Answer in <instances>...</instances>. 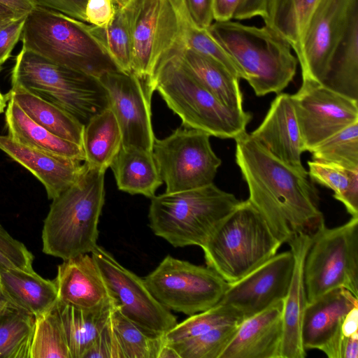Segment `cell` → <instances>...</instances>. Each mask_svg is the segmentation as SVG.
Wrapping results in <instances>:
<instances>
[{
    "instance_id": "cell-1",
    "label": "cell",
    "mask_w": 358,
    "mask_h": 358,
    "mask_svg": "<svg viewBox=\"0 0 358 358\" xmlns=\"http://www.w3.org/2000/svg\"><path fill=\"white\" fill-rule=\"evenodd\" d=\"M234 140L236 162L249 190L248 200L282 244L300 234L312 236L325 224L308 171L280 161L246 131Z\"/></svg>"
},
{
    "instance_id": "cell-2",
    "label": "cell",
    "mask_w": 358,
    "mask_h": 358,
    "mask_svg": "<svg viewBox=\"0 0 358 358\" xmlns=\"http://www.w3.org/2000/svg\"><path fill=\"white\" fill-rule=\"evenodd\" d=\"M176 52L155 68L147 81L151 92H158L185 127L220 138L235 139L246 131L252 115L222 104L181 63Z\"/></svg>"
},
{
    "instance_id": "cell-3",
    "label": "cell",
    "mask_w": 358,
    "mask_h": 358,
    "mask_svg": "<svg viewBox=\"0 0 358 358\" xmlns=\"http://www.w3.org/2000/svg\"><path fill=\"white\" fill-rule=\"evenodd\" d=\"M104 178L105 171L87 167L75 184L52 199L42 230L45 254L66 260L95 248Z\"/></svg>"
},
{
    "instance_id": "cell-4",
    "label": "cell",
    "mask_w": 358,
    "mask_h": 358,
    "mask_svg": "<svg viewBox=\"0 0 358 358\" xmlns=\"http://www.w3.org/2000/svg\"><path fill=\"white\" fill-rule=\"evenodd\" d=\"M207 30L241 67L257 96L279 94L293 80L297 59L289 43L268 26L215 21Z\"/></svg>"
},
{
    "instance_id": "cell-5",
    "label": "cell",
    "mask_w": 358,
    "mask_h": 358,
    "mask_svg": "<svg viewBox=\"0 0 358 358\" xmlns=\"http://www.w3.org/2000/svg\"><path fill=\"white\" fill-rule=\"evenodd\" d=\"M22 48L55 64L94 76L119 70L87 22L36 6L26 17Z\"/></svg>"
},
{
    "instance_id": "cell-6",
    "label": "cell",
    "mask_w": 358,
    "mask_h": 358,
    "mask_svg": "<svg viewBox=\"0 0 358 358\" xmlns=\"http://www.w3.org/2000/svg\"><path fill=\"white\" fill-rule=\"evenodd\" d=\"M241 201L214 183L151 198L148 218L154 234L175 248H201Z\"/></svg>"
},
{
    "instance_id": "cell-7",
    "label": "cell",
    "mask_w": 358,
    "mask_h": 358,
    "mask_svg": "<svg viewBox=\"0 0 358 358\" xmlns=\"http://www.w3.org/2000/svg\"><path fill=\"white\" fill-rule=\"evenodd\" d=\"M282 243L248 201H241L201 247L207 266L227 282L243 278L277 254Z\"/></svg>"
},
{
    "instance_id": "cell-8",
    "label": "cell",
    "mask_w": 358,
    "mask_h": 358,
    "mask_svg": "<svg viewBox=\"0 0 358 358\" xmlns=\"http://www.w3.org/2000/svg\"><path fill=\"white\" fill-rule=\"evenodd\" d=\"M11 84L68 111L84 124L109 108L108 94L97 78L22 48L15 59Z\"/></svg>"
},
{
    "instance_id": "cell-9",
    "label": "cell",
    "mask_w": 358,
    "mask_h": 358,
    "mask_svg": "<svg viewBox=\"0 0 358 358\" xmlns=\"http://www.w3.org/2000/svg\"><path fill=\"white\" fill-rule=\"evenodd\" d=\"M303 278L308 303L339 287L358 297V217L336 227L324 224L312 235Z\"/></svg>"
},
{
    "instance_id": "cell-10",
    "label": "cell",
    "mask_w": 358,
    "mask_h": 358,
    "mask_svg": "<svg viewBox=\"0 0 358 358\" xmlns=\"http://www.w3.org/2000/svg\"><path fill=\"white\" fill-rule=\"evenodd\" d=\"M143 280L162 306L189 316L218 303L229 285L211 268L169 255Z\"/></svg>"
},
{
    "instance_id": "cell-11",
    "label": "cell",
    "mask_w": 358,
    "mask_h": 358,
    "mask_svg": "<svg viewBox=\"0 0 358 358\" xmlns=\"http://www.w3.org/2000/svg\"><path fill=\"white\" fill-rule=\"evenodd\" d=\"M121 7L131 37V71L148 81L162 59L183 46L176 6L173 0H129Z\"/></svg>"
},
{
    "instance_id": "cell-12",
    "label": "cell",
    "mask_w": 358,
    "mask_h": 358,
    "mask_svg": "<svg viewBox=\"0 0 358 358\" xmlns=\"http://www.w3.org/2000/svg\"><path fill=\"white\" fill-rule=\"evenodd\" d=\"M203 131L180 126L170 135L155 139L152 155L166 193L199 188L213 183L221 159Z\"/></svg>"
},
{
    "instance_id": "cell-13",
    "label": "cell",
    "mask_w": 358,
    "mask_h": 358,
    "mask_svg": "<svg viewBox=\"0 0 358 358\" xmlns=\"http://www.w3.org/2000/svg\"><path fill=\"white\" fill-rule=\"evenodd\" d=\"M105 282L114 306L127 319L158 336H163L178 322L148 289L143 279L121 265L103 248L91 252Z\"/></svg>"
},
{
    "instance_id": "cell-14",
    "label": "cell",
    "mask_w": 358,
    "mask_h": 358,
    "mask_svg": "<svg viewBox=\"0 0 358 358\" xmlns=\"http://www.w3.org/2000/svg\"><path fill=\"white\" fill-rule=\"evenodd\" d=\"M357 12L358 0H320L293 48L302 80L322 83L335 50Z\"/></svg>"
},
{
    "instance_id": "cell-15",
    "label": "cell",
    "mask_w": 358,
    "mask_h": 358,
    "mask_svg": "<svg viewBox=\"0 0 358 358\" xmlns=\"http://www.w3.org/2000/svg\"><path fill=\"white\" fill-rule=\"evenodd\" d=\"M304 151L358 122V101L339 94L323 84L302 80L291 95Z\"/></svg>"
},
{
    "instance_id": "cell-16",
    "label": "cell",
    "mask_w": 358,
    "mask_h": 358,
    "mask_svg": "<svg viewBox=\"0 0 358 358\" xmlns=\"http://www.w3.org/2000/svg\"><path fill=\"white\" fill-rule=\"evenodd\" d=\"M108 94L109 108L118 122L122 145L152 152V93L147 80L132 71H112L98 78Z\"/></svg>"
},
{
    "instance_id": "cell-17",
    "label": "cell",
    "mask_w": 358,
    "mask_h": 358,
    "mask_svg": "<svg viewBox=\"0 0 358 358\" xmlns=\"http://www.w3.org/2000/svg\"><path fill=\"white\" fill-rule=\"evenodd\" d=\"M294 256L290 250L272 258L239 280L230 283L219 303L232 308L243 320L285 297L292 277Z\"/></svg>"
},
{
    "instance_id": "cell-18",
    "label": "cell",
    "mask_w": 358,
    "mask_h": 358,
    "mask_svg": "<svg viewBox=\"0 0 358 358\" xmlns=\"http://www.w3.org/2000/svg\"><path fill=\"white\" fill-rule=\"evenodd\" d=\"M250 135L274 157L301 172H307L304 152L291 95L279 93L260 125Z\"/></svg>"
},
{
    "instance_id": "cell-19",
    "label": "cell",
    "mask_w": 358,
    "mask_h": 358,
    "mask_svg": "<svg viewBox=\"0 0 358 358\" xmlns=\"http://www.w3.org/2000/svg\"><path fill=\"white\" fill-rule=\"evenodd\" d=\"M0 150L36 177L52 200L75 184L87 168L84 162L31 148L8 136L0 135Z\"/></svg>"
},
{
    "instance_id": "cell-20",
    "label": "cell",
    "mask_w": 358,
    "mask_h": 358,
    "mask_svg": "<svg viewBox=\"0 0 358 358\" xmlns=\"http://www.w3.org/2000/svg\"><path fill=\"white\" fill-rule=\"evenodd\" d=\"M53 280L57 301L62 303L83 310L113 304L99 268L88 253L63 260Z\"/></svg>"
},
{
    "instance_id": "cell-21",
    "label": "cell",
    "mask_w": 358,
    "mask_h": 358,
    "mask_svg": "<svg viewBox=\"0 0 358 358\" xmlns=\"http://www.w3.org/2000/svg\"><path fill=\"white\" fill-rule=\"evenodd\" d=\"M282 303L243 320L220 358H280Z\"/></svg>"
},
{
    "instance_id": "cell-22",
    "label": "cell",
    "mask_w": 358,
    "mask_h": 358,
    "mask_svg": "<svg viewBox=\"0 0 358 358\" xmlns=\"http://www.w3.org/2000/svg\"><path fill=\"white\" fill-rule=\"evenodd\" d=\"M312 236L300 234L287 243L294 256L291 282L282 303L283 335L280 358H304L301 328L308 299L303 278V263Z\"/></svg>"
},
{
    "instance_id": "cell-23",
    "label": "cell",
    "mask_w": 358,
    "mask_h": 358,
    "mask_svg": "<svg viewBox=\"0 0 358 358\" xmlns=\"http://www.w3.org/2000/svg\"><path fill=\"white\" fill-rule=\"evenodd\" d=\"M358 306V297L343 288H336L308 303L302 323L301 338L306 350L322 351L340 334L346 315Z\"/></svg>"
},
{
    "instance_id": "cell-24",
    "label": "cell",
    "mask_w": 358,
    "mask_h": 358,
    "mask_svg": "<svg viewBox=\"0 0 358 358\" xmlns=\"http://www.w3.org/2000/svg\"><path fill=\"white\" fill-rule=\"evenodd\" d=\"M0 288L10 303L34 316L51 309L57 301L54 280L34 271L0 269Z\"/></svg>"
},
{
    "instance_id": "cell-25",
    "label": "cell",
    "mask_w": 358,
    "mask_h": 358,
    "mask_svg": "<svg viewBox=\"0 0 358 358\" xmlns=\"http://www.w3.org/2000/svg\"><path fill=\"white\" fill-rule=\"evenodd\" d=\"M117 188L148 198L163 184L152 152L122 146L111 163Z\"/></svg>"
},
{
    "instance_id": "cell-26",
    "label": "cell",
    "mask_w": 358,
    "mask_h": 358,
    "mask_svg": "<svg viewBox=\"0 0 358 358\" xmlns=\"http://www.w3.org/2000/svg\"><path fill=\"white\" fill-rule=\"evenodd\" d=\"M5 118L8 136L14 141L31 148L85 162L80 145L61 138L36 124L10 98Z\"/></svg>"
},
{
    "instance_id": "cell-27",
    "label": "cell",
    "mask_w": 358,
    "mask_h": 358,
    "mask_svg": "<svg viewBox=\"0 0 358 358\" xmlns=\"http://www.w3.org/2000/svg\"><path fill=\"white\" fill-rule=\"evenodd\" d=\"M176 54L181 63L222 104L234 109H243L239 79L225 66L210 57L183 46L177 50Z\"/></svg>"
},
{
    "instance_id": "cell-28",
    "label": "cell",
    "mask_w": 358,
    "mask_h": 358,
    "mask_svg": "<svg viewBox=\"0 0 358 358\" xmlns=\"http://www.w3.org/2000/svg\"><path fill=\"white\" fill-rule=\"evenodd\" d=\"M114 305L83 310L57 301L54 308L61 322L71 358H83L110 320Z\"/></svg>"
},
{
    "instance_id": "cell-29",
    "label": "cell",
    "mask_w": 358,
    "mask_h": 358,
    "mask_svg": "<svg viewBox=\"0 0 358 358\" xmlns=\"http://www.w3.org/2000/svg\"><path fill=\"white\" fill-rule=\"evenodd\" d=\"M8 94L36 124L57 136L82 147L85 124L70 113L18 86H12Z\"/></svg>"
},
{
    "instance_id": "cell-30",
    "label": "cell",
    "mask_w": 358,
    "mask_h": 358,
    "mask_svg": "<svg viewBox=\"0 0 358 358\" xmlns=\"http://www.w3.org/2000/svg\"><path fill=\"white\" fill-rule=\"evenodd\" d=\"M122 146V133L110 108L93 116L85 125L82 147L88 168L105 171Z\"/></svg>"
},
{
    "instance_id": "cell-31",
    "label": "cell",
    "mask_w": 358,
    "mask_h": 358,
    "mask_svg": "<svg viewBox=\"0 0 358 358\" xmlns=\"http://www.w3.org/2000/svg\"><path fill=\"white\" fill-rule=\"evenodd\" d=\"M322 84L358 101V12L336 49Z\"/></svg>"
},
{
    "instance_id": "cell-32",
    "label": "cell",
    "mask_w": 358,
    "mask_h": 358,
    "mask_svg": "<svg viewBox=\"0 0 358 358\" xmlns=\"http://www.w3.org/2000/svg\"><path fill=\"white\" fill-rule=\"evenodd\" d=\"M35 316L10 303L0 306V358H29Z\"/></svg>"
},
{
    "instance_id": "cell-33",
    "label": "cell",
    "mask_w": 358,
    "mask_h": 358,
    "mask_svg": "<svg viewBox=\"0 0 358 358\" xmlns=\"http://www.w3.org/2000/svg\"><path fill=\"white\" fill-rule=\"evenodd\" d=\"M320 0H268L263 17L265 25L287 40L298 44L306 22Z\"/></svg>"
},
{
    "instance_id": "cell-34",
    "label": "cell",
    "mask_w": 358,
    "mask_h": 358,
    "mask_svg": "<svg viewBox=\"0 0 358 358\" xmlns=\"http://www.w3.org/2000/svg\"><path fill=\"white\" fill-rule=\"evenodd\" d=\"M308 165L310 180L331 189L334 197L344 205L351 217H358V169L315 160L308 162Z\"/></svg>"
},
{
    "instance_id": "cell-35",
    "label": "cell",
    "mask_w": 358,
    "mask_h": 358,
    "mask_svg": "<svg viewBox=\"0 0 358 358\" xmlns=\"http://www.w3.org/2000/svg\"><path fill=\"white\" fill-rule=\"evenodd\" d=\"M110 321L124 358H157L164 343V335H155L142 329L115 306Z\"/></svg>"
},
{
    "instance_id": "cell-36",
    "label": "cell",
    "mask_w": 358,
    "mask_h": 358,
    "mask_svg": "<svg viewBox=\"0 0 358 358\" xmlns=\"http://www.w3.org/2000/svg\"><path fill=\"white\" fill-rule=\"evenodd\" d=\"M29 358H71L66 336L54 306L35 316Z\"/></svg>"
},
{
    "instance_id": "cell-37",
    "label": "cell",
    "mask_w": 358,
    "mask_h": 358,
    "mask_svg": "<svg viewBox=\"0 0 358 358\" xmlns=\"http://www.w3.org/2000/svg\"><path fill=\"white\" fill-rule=\"evenodd\" d=\"M243 321L240 315L231 307L218 303L214 306L190 315L185 320L177 323L163 336L166 343H173L192 338L213 329Z\"/></svg>"
},
{
    "instance_id": "cell-38",
    "label": "cell",
    "mask_w": 358,
    "mask_h": 358,
    "mask_svg": "<svg viewBox=\"0 0 358 358\" xmlns=\"http://www.w3.org/2000/svg\"><path fill=\"white\" fill-rule=\"evenodd\" d=\"M90 30L118 69L126 73L131 72V37L122 7L117 5L115 15L107 27L90 25Z\"/></svg>"
},
{
    "instance_id": "cell-39",
    "label": "cell",
    "mask_w": 358,
    "mask_h": 358,
    "mask_svg": "<svg viewBox=\"0 0 358 358\" xmlns=\"http://www.w3.org/2000/svg\"><path fill=\"white\" fill-rule=\"evenodd\" d=\"M310 152L313 160L358 169V122L330 136Z\"/></svg>"
},
{
    "instance_id": "cell-40",
    "label": "cell",
    "mask_w": 358,
    "mask_h": 358,
    "mask_svg": "<svg viewBox=\"0 0 358 358\" xmlns=\"http://www.w3.org/2000/svg\"><path fill=\"white\" fill-rule=\"evenodd\" d=\"M240 324L222 326L201 335L168 344L176 350L180 358H220Z\"/></svg>"
},
{
    "instance_id": "cell-41",
    "label": "cell",
    "mask_w": 358,
    "mask_h": 358,
    "mask_svg": "<svg viewBox=\"0 0 358 358\" xmlns=\"http://www.w3.org/2000/svg\"><path fill=\"white\" fill-rule=\"evenodd\" d=\"M33 255L0 224V269L34 271Z\"/></svg>"
},
{
    "instance_id": "cell-42",
    "label": "cell",
    "mask_w": 358,
    "mask_h": 358,
    "mask_svg": "<svg viewBox=\"0 0 358 358\" xmlns=\"http://www.w3.org/2000/svg\"><path fill=\"white\" fill-rule=\"evenodd\" d=\"M83 358H124L110 317Z\"/></svg>"
},
{
    "instance_id": "cell-43",
    "label": "cell",
    "mask_w": 358,
    "mask_h": 358,
    "mask_svg": "<svg viewBox=\"0 0 358 358\" xmlns=\"http://www.w3.org/2000/svg\"><path fill=\"white\" fill-rule=\"evenodd\" d=\"M27 15L0 26V71L20 40Z\"/></svg>"
},
{
    "instance_id": "cell-44",
    "label": "cell",
    "mask_w": 358,
    "mask_h": 358,
    "mask_svg": "<svg viewBox=\"0 0 358 358\" xmlns=\"http://www.w3.org/2000/svg\"><path fill=\"white\" fill-rule=\"evenodd\" d=\"M117 7L115 0H87L86 22L94 27H107L113 20Z\"/></svg>"
},
{
    "instance_id": "cell-45",
    "label": "cell",
    "mask_w": 358,
    "mask_h": 358,
    "mask_svg": "<svg viewBox=\"0 0 358 358\" xmlns=\"http://www.w3.org/2000/svg\"><path fill=\"white\" fill-rule=\"evenodd\" d=\"M36 6L60 12L86 22L85 8L87 0H33Z\"/></svg>"
},
{
    "instance_id": "cell-46",
    "label": "cell",
    "mask_w": 358,
    "mask_h": 358,
    "mask_svg": "<svg viewBox=\"0 0 358 358\" xmlns=\"http://www.w3.org/2000/svg\"><path fill=\"white\" fill-rule=\"evenodd\" d=\"M192 22L199 28L208 29L213 23V0H183Z\"/></svg>"
},
{
    "instance_id": "cell-47",
    "label": "cell",
    "mask_w": 358,
    "mask_h": 358,
    "mask_svg": "<svg viewBox=\"0 0 358 358\" xmlns=\"http://www.w3.org/2000/svg\"><path fill=\"white\" fill-rule=\"evenodd\" d=\"M268 0H241L234 19L243 20L255 17H264Z\"/></svg>"
},
{
    "instance_id": "cell-48",
    "label": "cell",
    "mask_w": 358,
    "mask_h": 358,
    "mask_svg": "<svg viewBox=\"0 0 358 358\" xmlns=\"http://www.w3.org/2000/svg\"><path fill=\"white\" fill-rule=\"evenodd\" d=\"M241 0H213V20L217 22L229 21L234 18Z\"/></svg>"
},
{
    "instance_id": "cell-49",
    "label": "cell",
    "mask_w": 358,
    "mask_h": 358,
    "mask_svg": "<svg viewBox=\"0 0 358 358\" xmlns=\"http://www.w3.org/2000/svg\"><path fill=\"white\" fill-rule=\"evenodd\" d=\"M0 3L20 15H27L36 7L33 0H0Z\"/></svg>"
},
{
    "instance_id": "cell-50",
    "label": "cell",
    "mask_w": 358,
    "mask_h": 358,
    "mask_svg": "<svg viewBox=\"0 0 358 358\" xmlns=\"http://www.w3.org/2000/svg\"><path fill=\"white\" fill-rule=\"evenodd\" d=\"M22 15L18 14L13 10H10L8 7L0 3V26L8 23L16 18H18Z\"/></svg>"
},
{
    "instance_id": "cell-51",
    "label": "cell",
    "mask_w": 358,
    "mask_h": 358,
    "mask_svg": "<svg viewBox=\"0 0 358 358\" xmlns=\"http://www.w3.org/2000/svg\"><path fill=\"white\" fill-rule=\"evenodd\" d=\"M157 358H180V357L171 345L164 341L158 353Z\"/></svg>"
},
{
    "instance_id": "cell-52",
    "label": "cell",
    "mask_w": 358,
    "mask_h": 358,
    "mask_svg": "<svg viewBox=\"0 0 358 358\" xmlns=\"http://www.w3.org/2000/svg\"><path fill=\"white\" fill-rule=\"evenodd\" d=\"M9 99L10 96L8 93H7L6 94H3L0 92V114L4 111L7 106V103L9 101Z\"/></svg>"
},
{
    "instance_id": "cell-53",
    "label": "cell",
    "mask_w": 358,
    "mask_h": 358,
    "mask_svg": "<svg viewBox=\"0 0 358 358\" xmlns=\"http://www.w3.org/2000/svg\"><path fill=\"white\" fill-rule=\"evenodd\" d=\"M129 0H115L117 5L119 6H124Z\"/></svg>"
},
{
    "instance_id": "cell-54",
    "label": "cell",
    "mask_w": 358,
    "mask_h": 358,
    "mask_svg": "<svg viewBox=\"0 0 358 358\" xmlns=\"http://www.w3.org/2000/svg\"><path fill=\"white\" fill-rule=\"evenodd\" d=\"M5 300V298L3 296L2 294H1V288H0V306L3 303V302Z\"/></svg>"
}]
</instances>
